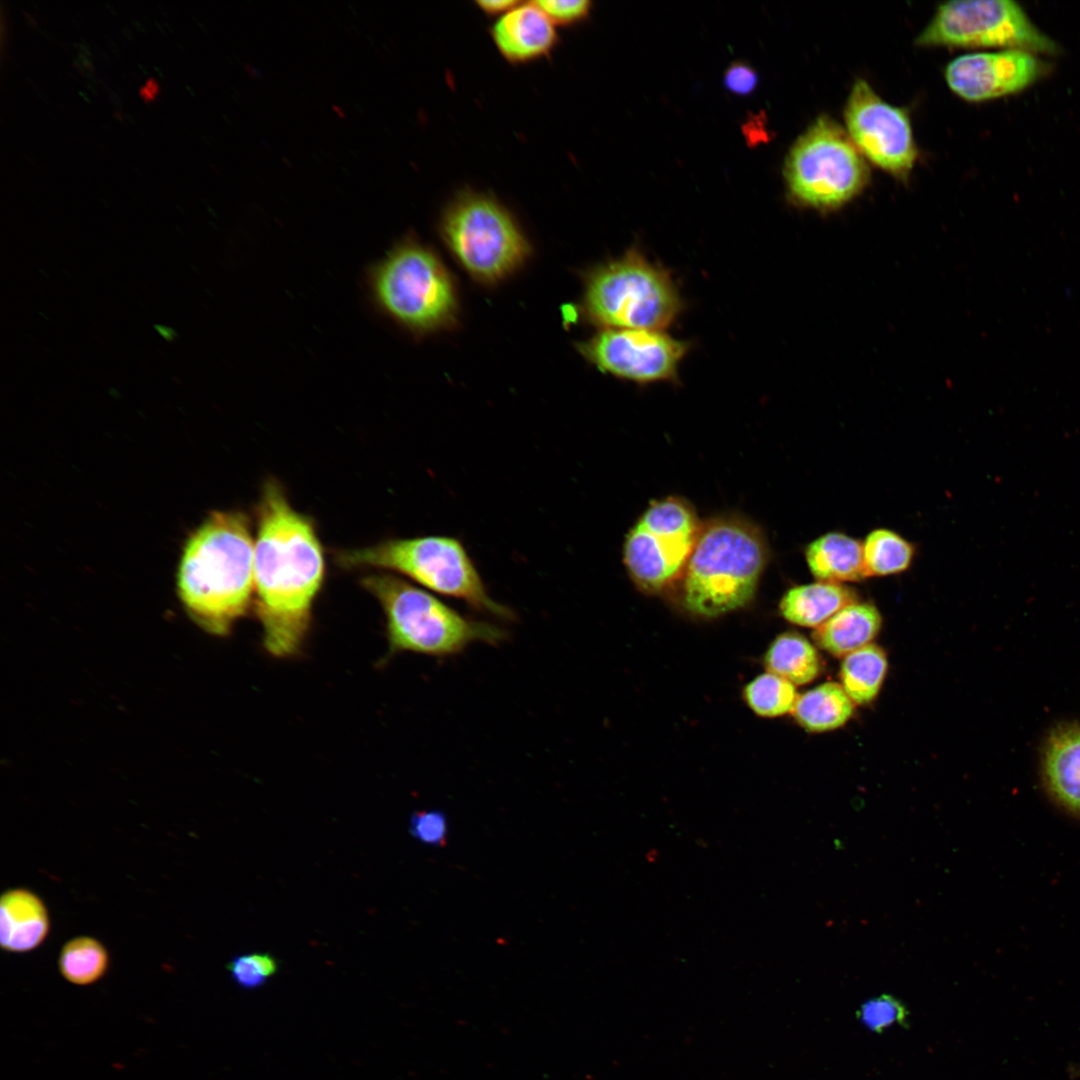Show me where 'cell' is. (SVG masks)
Wrapping results in <instances>:
<instances>
[{
  "mask_svg": "<svg viewBox=\"0 0 1080 1080\" xmlns=\"http://www.w3.org/2000/svg\"><path fill=\"white\" fill-rule=\"evenodd\" d=\"M444 822L435 812H417L411 819V832L425 842H439L444 834Z\"/></svg>",
  "mask_w": 1080,
  "mask_h": 1080,
  "instance_id": "obj_31",
  "label": "cell"
},
{
  "mask_svg": "<svg viewBox=\"0 0 1080 1080\" xmlns=\"http://www.w3.org/2000/svg\"><path fill=\"white\" fill-rule=\"evenodd\" d=\"M159 91L158 82L154 78H149L145 85L141 87L139 94L146 103H149L155 99Z\"/></svg>",
  "mask_w": 1080,
  "mask_h": 1080,
  "instance_id": "obj_33",
  "label": "cell"
},
{
  "mask_svg": "<svg viewBox=\"0 0 1080 1080\" xmlns=\"http://www.w3.org/2000/svg\"><path fill=\"white\" fill-rule=\"evenodd\" d=\"M857 601L851 588L835 582L819 581L786 591L779 603L781 615L789 622L817 628L848 604Z\"/></svg>",
  "mask_w": 1080,
  "mask_h": 1080,
  "instance_id": "obj_19",
  "label": "cell"
},
{
  "mask_svg": "<svg viewBox=\"0 0 1080 1080\" xmlns=\"http://www.w3.org/2000/svg\"><path fill=\"white\" fill-rule=\"evenodd\" d=\"M440 234L451 254L476 281L492 285L516 272L531 247L509 211L494 198L464 191L440 220Z\"/></svg>",
  "mask_w": 1080,
  "mask_h": 1080,
  "instance_id": "obj_8",
  "label": "cell"
},
{
  "mask_svg": "<svg viewBox=\"0 0 1080 1080\" xmlns=\"http://www.w3.org/2000/svg\"><path fill=\"white\" fill-rule=\"evenodd\" d=\"M844 119L846 131L862 155L899 180L909 177L918 152L905 109L887 103L865 80L857 79Z\"/></svg>",
  "mask_w": 1080,
  "mask_h": 1080,
  "instance_id": "obj_12",
  "label": "cell"
},
{
  "mask_svg": "<svg viewBox=\"0 0 1080 1080\" xmlns=\"http://www.w3.org/2000/svg\"><path fill=\"white\" fill-rule=\"evenodd\" d=\"M255 540L248 516L214 511L190 535L182 553L178 595L204 630L225 635L243 616L254 590Z\"/></svg>",
  "mask_w": 1080,
  "mask_h": 1080,
  "instance_id": "obj_2",
  "label": "cell"
},
{
  "mask_svg": "<svg viewBox=\"0 0 1080 1080\" xmlns=\"http://www.w3.org/2000/svg\"><path fill=\"white\" fill-rule=\"evenodd\" d=\"M109 956L98 940L79 936L69 940L61 949L58 967L61 975L75 985H90L104 976Z\"/></svg>",
  "mask_w": 1080,
  "mask_h": 1080,
  "instance_id": "obj_24",
  "label": "cell"
},
{
  "mask_svg": "<svg viewBox=\"0 0 1080 1080\" xmlns=\"http://www.w3.org/2000/svg\"><path fill=\"white\" fill-rule=\"evenodd\" d=\"M857 1015L868 1029L882 1032L895 1024L905 1023L908 1012L899 1000L890 995H881L866 1001Z\"/></svg>",
  "mask_w": 1080,
  "mask_h": 1080,
  "instance_id": "obj_28",
  "label": "cell"
},
{
  "mask_svg": "<svg viewBox=\"0 0 1080 1080\" xmlns=\"http://www.w3.org/2000/svg\"><path fill=\"white\" fill-rule=\"evenodd\" d=\"M0 942L8 952H28L39 946L49 933V916L42 900L33 892L10 889L0 900Z\"/></svg>",
  "mask_w": 1080,
  "mask_h": 1080,
  "instance_id": "obj_16",
  "label": "cell"
},
{
  "mask_svg": "<svg viewBox=\"0 0 1080 1080\" xmlns=\"http://www.w3.org/2000/svg\"><path fill=\"white\" fill-rule=\"evenodd\" d=\"M370 287L381 310L413 334L447 329L457 320L452 276L440 258L415 239L403 240L377 263Z\"/></svg>",
  "mask_w": 1080,
  "mask_h": 1080,
  "instance_id": "obj_7",
  "label": "cell"
},
{
  "mask_svg": "<svg viewBox=\"0 0 1080 1080\" xmlns=\"http://www.w3.org/2000/svg\"><path fill=\"white\" fill-rule=\"evenodd\" d=\"M478 8L487 15L502 16L521 3L516 0H478Z\"/></svg>",
  "mask_w": 1080,
  "mask_h": 1080,
  "instance_id": "obj_32",
  "label": "cell"
},
{
  "mask_svg": "<svg viewBox=\"0 0 1080 1080\" xmlns=\"http://www.w3.org/2000/svg\"><path fill=\"white\" fill-rule=\"evenodd\" d=\"M324 557L309 518L268 480L258 505L254 590L267 650L292 654L307 631L313 600L324 577Z\"/></svg>",
  "mask_w": 1080,
  "mask_h": 1080,
  "instance_id": "obj_1",
  "label": "cell"
},
{
  "mask_svg": "<svg viewBox=\"0 0 1080 1080\" xmlns=\"http://www.w3.org/2000/svg\"><path fill=\"white\" fill-rule=\"evenodd\" d=\"M701 526L693 509L674 497L649 505L626 536L623 560L643 592L658 593L681 579Z\"/></svg>",
  "mask_w": 1080,
  "mask_h": 1080,
  "instance_id": "obj_11",
  "label": "cell"
},
{
  "mask_svg": "<svg viewBox=\"0 0 1080 1080\" xmlns=\"http://www.w3.org/2000/svg\"><path fill=\"white\" fill-rule=\"evenodd\" d=\"M840 684L826 682L798 696L791 712L796 722L810 732H824L843 726L854 705Z\"/></svg>",
  "mask_w": 1080,
  "mask_h": 1080,
  "instance_id": "obj_21",
  "label": "cell"
},
{
  "mask_svg": "<svg viewBox=\"0 0 1080 1080\" xmlns=\"http://www.w3.org/2000/svg\"><path fill=\"white\" fill-rule=\"evenodd\" d=\"M805 555L811 573L820 581L854 582L867 577L862 544L843 533L822 535L808 545Z\"/></svg>",
  "mask_w": 1080,
  "mask_h": 1080,
  "instance_id": "obj_20",
  "label": "cell"
},
{
  "mask_svg": "<svg viewBox=\"0 0 1080 1080\" xmlns=\"http://www.w3.org/2000/svg\"><path fill=\"white\" fill-rule=\"evenodd\" d=\"M347 568H378L404 575L430 591L459 599L479 612L504 620L515 613L495 601L462 542L454 537L431 535L390 539L338 553Z\"/></svg>",
  "mask_w": 1080,
  "mask_h": 1080,
  "instance_id": "obj_6",
  "label": "cell"
},
{
  "mask_svg": "<svg viewBox=\"0 0 1080 1080\" xmlns=\"http://www.w3.org/2000/svg\"><path fill=\"white\" fill-rule=\"evenodd\" d=\"M887 666L885 652L872 643L844 656L840 669L841 686L853 703L864 705L874 700Z\"/></svg>",
  "mask_w": 1080,
  "mask_h": 1080,
  "instance_id": "obj_23",
  "label": "cell"
},
{
  "mask_svg": "<svg viewBox=\"0 0 1080 1080\" xmlns=\"http://www.w3.org/2000/svg\"><path fill=\"white\" fill-rule=\"evenodd\" d=\"M766 560L764 539L752 525L720 518L701 526L680 579L684 607L708 618L745 607L756 593Z\"/></svg>",
  "mask_w": 1080,
  "mask_h": 1080,
  "instance_id": "obj_3",
  "label": "cell"
},
{
  "mask_svg": "<svg viewBox=\"0 0 1080 1080\" xmlns=\"http://www.w3.org/2000/svg\"><path fill=\"white\" fill-rule=\"evenodd\" d=\"M1043 769L1055 799L1080 814V725H1065L1051 733L1045 746Z\"/></svg>",
  "mask_w": 1080,
  "mask_h": 1080,
  "instance_id": "obj_17",
  "label": "cell"
},
{
  "mask_svg": "<svg viewBox=\"0 0 1080 1080\" xmlns=\"http://www.w3.org/2000/svg\"><path fill=\"white\" fill-rule=\"evenodd\" d=\"M798 696L794 684L770 672L756 676L743 689L749 708L766 718L792 712Z\"/></svg>",
  "mask_w": 1080,
  "mask_h": 1080,
  "instance_id": "obj_26",
  "label": "cell"
},
{
  "mask_svg": "<svg viewBox=\"0 0 1080 1080\" xmlns=\"http://www.w3.org/2000/svg\"><path fill=\"white\" fill-rule=\"evenodd\" d=\"M278 961L270 954L253 952L236 955L227 964L232 981L244 990L258 989L278 971Z\"/></svg>",
  "mask_w": 1080,
  "mask_h": 1080,
  "instance_id": "obj_27",
  "label": "cell"
},
{
  "mask_svg": "<svg viewBox=\"0 0 1080 1080\" xmlns=\"http://www.w3.org/2000/svg\"><path fill=\"white\" fill-rule=\"evenodd\" d=\"M767 672L794 685H804L821 672V659L813 644L795 632L778 635L763 658Z\"/></svg>",
  "mask_w": 1080,
  "mask_h": 1080,
  "instance_id": "obj_22",
  "label": "cell"
},
{
  "mask_svg": "<svg viewBox=\"0 0 1080 1080\" xmlns=\"http://www.w3.org/2000/svg\"><path fill=\"white\" fill-rule=\"evenodd\" d=\"M881 615L871 603L853 602L846 605L812 634L818 647L831 655L844 657L866 646L881 628Z\"/></svg>",
  "mask_w": 1080,
  "mask_h": 1080,
  "instance_id": "obj_18",
  "label": "cell"
},
{
  "mask_svg": "<svg viewBox=\"0 0 1080 1080\" xmlns=\"http://www.w3.org/2000/svg\"><path fill=\"white\" fill-rule=\"evenodd\" d=\"M577 348L599 370L647 384L676 380L690 344L662 330L601 329Z\"/></svg>",
  "mask_w": 1080,
  "mask_h": 1080,
  "instance_id": "obj_13",
  "label": "cell"
},
{
  "mask_svg": "<svg viewBox=\"0 0 1080 1080\" xmlns=\"http://www.w3.org/2000/svg\"><path fill=\"white\" fill-rule=\"evenodd\" d=\"M758 75L749 65L744 63L732 64L724 75L725 87L738 95H748L757 86Z\"/></svg>",
  "mask_w": 1080,
  "mask_h": 1080,
  "instance_id": "obj_30",
  "label": "cell"
},
{
  "mask_svg": "<svg viewBox=\"0 0 1080 1080\" xmlns=\"http://www.w3.org/2000/svg\"><path fill=\"white\" fill-rule=\"evenodd\" d=\"M683 307L671 273L638 248L593 268L584 278L582 313L602 329L663 331Z\"/></svg>",
  "mask_w": 1080,
  "mask_h": 1080,
  "instance_id": "obj_5",
  "label": "cell"
},
{
  "mask_svg": "<svg viewBox=\"0 0 1080 1080\" xmlns=\"http://www.w3.org/2000/svg\"><path fill=\"white\" fill-rule=\"evenodd\" d=\"M1046 72L1047 63L1038 55L1004 49L953 59L945 69V79L959 97L980 102L1022 91Z\"/></svg>",
  "mask_w": 1080,
  "mask_h": 1080,
  "instance_id": "obj_14",
  "label": "cell"
},
{
  "mask_svg": "<svg viewBox=\"0 0 1080 1080\" xmlns=\"http://www.w3.org/2000/svg\"><path fill=\"white\" fill-rule=\"evenodd\" d=\"M535 3L555 26H569L582 21L589 15L592 6L588 0H540Z\"/></svg>",
  "mask_w": 1080,
  "mask_h": 1080,
  "instance_id": "obj_29",
  "label": "cell"
},
{
  "mask_svg": "<svg viewBox=\"0 0 1080 1080\" xmlns=\"http://www.w3.org/2000/svg\"><path fill=\"white\" fill-rule=\"evenodd\" d=\"M862 550L867 577L903 572L914 556L912 544L888 529L871 531L862 544Z\"/></svg>",
  "mask_w": 1080,
  "mask_h": 1080,
  "instance_id": "obj_25",
  "label": "cell"
},
{
  "mask_svg": "<svg viewBox=\"0 0 1080 1080\" xmlns=\"http://www.w3.org/2000/svg\"><path fill=\"white\" fill-rule=\"evenodd\" d=\"M491 36L500 54L512 64L550 55L559 39L555 25L535 1L521 2L498 17Z\"/></svg>",
  "mask_w": 1080,
  "mask_h": 1080,
  "instance_id": "obj_15",
  "label": "cell"
},
{
  "mask_svg": "<svg viewBox=\"0 0 1080 1080\" xmlns=\"http://www.w3.org/2000/svg\"><path fill=\"white\" fill-rule=\"evenodd\" d=\"M922 47L1001 48L1056 55L1058 44L1011 0L950 1L941 4L916 37Z\"/></svg>",
  "mask_w": 1080,
  "mask_h": 1080,
  "instance_id": "obj_10",
  "label": "cell"
},
{
  "mask_svg": "<svg viewBox=\"0 0 1080 1080\" xmlns=\"http://www.w3.org/2000/svg\"><path fill=\"white\" fill-rule=\"evenodd\" d=\"M362 585L383 608L391 652L441 658L459 654L474 643L494 646L508 638L503 628L464 616L399 576L370 574Z\"/></svg>",
  "mask_w": 1080,
  "mask_h": 1080,
  "instance_id": "obj_4",
  "label": "cell"
},
{
  "mask_svg": "<svg viewBox=\"0 0 1080 1080\" xmlns=\"http://www.w3.org/2000/svg\"><path fill=\"white\" fill-rule=\"evenodd\" d=\"M784 176L799 204L832 210L860 194L870 172L862 153L836 121L819 116L794 142Z\"/></svg>",
  "mask_w": 1080,
  "mask_h": 1080,
  "instance_id": "obj_9",
  "label": "cell"
}]
</instances>
